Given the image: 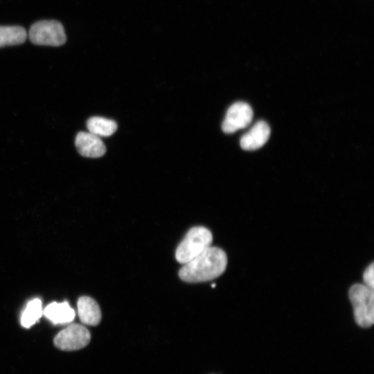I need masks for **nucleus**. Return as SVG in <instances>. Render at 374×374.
<instances>
[{"mask_svg":"<svg viewBox=\"0 0 374 374\" xmlns=\"http://www.w3.org/2000/svg\"><path fill=\"white\" fill-rule=\"evenodd\" d=\"M27 37L26 30L19 26H0V48L19 45Z\"/></svg>","mask_w":374,"mask_h":374,"instance_id":"obj_11","label":"nucleus"},{"mask_svg":"<svg viewBox=\"0 0 374 374\" xmlns=\"http://www.w3.org/2000/svg\"><path fill=\"white\" fill-rule=\"evenodd\" d=\"M28 37L36 45L59 46L66 41L62 24L56 20H42L30 28Z\"/></svg>","mask_w":374,"mask_h":374,"instance_id":"obj_4","label":"nucleus"},{"mask_svg":"<svg viewBox=\"0 0 374 374\" xmlns=\"http://www.w3.org/2000/svg\"><path fill=\"white\" fill-rule=\"evenodd\" d=\"M253 116V110L249 104L235 103L228 109L222 129L225 133H233L247 127L252 121Z\"/></svg>","mask_w":374,"mask_h":374,"instance_id":"obj_6","label":"nucleus"},{"mask_svg":"<svg viewBox=\"0 0 374 374\" xmlns=\"http://www.w3.org/2000/svg\"><path fill=\"white\" fill-rule=\"evenodd\" d=\"M213 241L211 232L204 226L190 229L178 245L175 258L181 264H185L211 246Z\"/></svg>","mask_w":374,"mask_h":374,"instance_id":"obj_2","label":"nucleus"},{"mask_svg":"<svg viewBox=\"0 0 374 374\" xmlns=\"http://www.w3.org/2000/svg\"><path fill=\"white\" fill-rule=\"evenodd\" d=\"M215 284H213L212 285V287H215Z\"/></svg>","mask_w":374,"mask_h":374,"instance_id":"obj_15","label":"nucleus"},{"mask_svg":"<svg viewBox=\"0 0 374 374\" xmlns=\"http://www.w3.org/2000/svg\"><path fill=\"white\" fill-rule=\"evenodd\" d=\"M373 267V263H371L367 267L363 274L364 284L371 289L374 287Z\"/></svg>","mask_w":374,"mask_h":374,"instance_id":"obj_14","label":"nucleus"},{"mask_svg":"<svg viewBox=\"0 0 374 374\" xmlns=\"http://www.w3.org/2000/svg\"><path fill=\"white\" fill-rule=\"evenodd\" d=\"M44 316L53 324H66L75 318V311L67 302H53L43 310Z\"/></svg>","mask_w":374,"mask_h":374,"instance_id":"obj_10","label":"nucleus"},{"mask_svg":"<svg viewBox=\"0 0 374 374\" xmlns=\"http://www.w3.org/2000/svg\"><path fill=\"white\" fill-rule=\"evenodd\" d=\"M227 257L216 247H208L197 256L184 264L179 271L181 280L189 283L204 282L220 276L226 269Z\"/></svg>","mask_w":374,"mask_h":374,"instance_id":"obj_1","label":"nucleus"},{"mask_svg":"<svg viewBox=\"0 0 374 374\" xmlns=\"http://www.w3.org/2000/svg\"><path fill=\"white\" fill-rule=\"evenodd\" d=\"M80 321L88 326H96L101 320V312L98 303L91 297L81 296L78 303Z\"/></svg>","mask_w":374,"mask_h":374,"instance_id":"obj_9","label":"nucleus"},{"mask_svg":"<svg viewBox=\"0 0 374 374\" xmlns=\"http://www.w3.org/2000/svg\"><path fill=\"white\" fill-rule=\"evenodd\" d=\"M43 314L42 303L40 299H34L29 301L21 317V324L24 328L34 325Z\"/></svg>","mask_w":374,"mask_h":374,"instance_id":"obj_13","label":"nucleus"},{"mask_svg":"<svg viewBox=\"0 0 374 374\" xmlns=\"http://www.w3.org/2000/svg\"><path fill=\"white\" fill-rule=\"evenodd\" d=\"M356 323L361 327H371L374 322V292L364 284L353 285L349 290Z\"/></svg>","mask_w":374,"mask_h":374,"instance_id":"obj_3","label":"nucleus"},{"mask_svg":"<svg viewBox=\"0 0 374 374\" xmlns=\"http://www.w3.org/2000/svg\"><path fill=\"white\" fill-rule=\"evenodd\" d=\"M87 127L89 132L98 136H109L117 130L116 123L100 116H93L88 119Z\"/></svg>","mask_w":374,"mask_h":374,"instance_id":"obj_12","label":"nucleus"},{"mask_svg":"<svg viewBox=\"0 0 374 374\" xmlns=\"http://www.w3.org/2000/svg\"><path fill=\"white\" fill-rule=\"evenodd\" d=\"M270 133L269 125L263 121H260L242 136L240 141V146L245 150H257L268 141Z\"/></svg>","mask_w":374,"mask_h":374,"instance_id":"obj_8","label":"nucleus"},{"mask_svg":"<svg viewBox=\"0 0 374 374\" xmlns=\"http://www.w3.org/2000/svg\"><path fill=\"white\" fill-rule=\"evenodd\" d=\"M75 144L78 152L85 157L98 158L106 152V148L100 137L90 132L78 133Z\"/></svg>","mask_w":374,"mask_h":374,"instance_id":"obj_7","label":"nucleus"},{"mask_svg":"<svg viewBox=\"0 0 374 374\" xmlns=\"http://www.w3.org/2000/svg\"><path fill=\"white\" fill-rule=\"evenodd\" d=\"M90 339V332L86 327L72 323L58 332L54 338V344L62 350L72 351L85 347Z\"/></svg>","mask_w":374,"mask_h":374,"instance_id":"obj_5","label":"nucleus"}]
</instances>
